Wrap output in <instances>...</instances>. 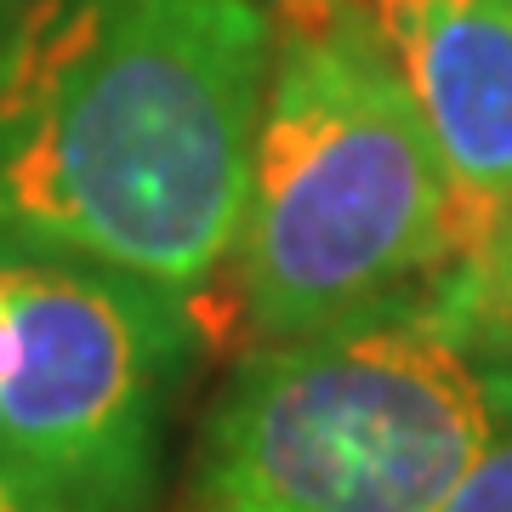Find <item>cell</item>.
Listing matches in <instances>:
<instances>
[{"label": "cell", "mask_w": 512, "mask_h": 512, "mask_svg": "<svg viewBox=\"0 0 512 512\" xmlns=\"http://www.w3.org/2000/svg\"><path fill=\"white\" fill-rule=\"evenodd\" d=\"M274 0H35L0 69V234L165 291L239 245Z\"/></svg>", "instance_id": "cell-1"}, {"label": "cell", "mask_w": 512, "mask_h": 512, "mask_svg": "<svg viewBox=\"0 0 512 512\" xmlns=\"http://www.w3.org/2000/svg\"><path fill=\"white\" fill-rule=\"evenodd\" d=\"M365 0H274V69L234 245L239 308L262 342L416 302L473 222Z\"/></svg>", "instance_id": "cell-2"}, {"label": "cell", "mask_w": 512, "mask_h": 512, "mask_svg": "<svg viewBox=\"0 0 512 512\" xmlns=\"http://www.w3.org/2000/svg\"><path fill=\"white\" fill-rule=\"evenodd\" d=\"M490 433V359L439 296L279 336L222 382L200 512H439Z\"/></svg>", "instance_id": "cell-3"}, {"label": "cell", "mask_w": 512, "mask_h": 512, "mask_svg": "<svg viewBox=\"0 0 512 512\" xmlns=\"http://www.w3.org/2000/svg\"><path fill=\"white\" fill-rule=\"evenodd\" d=\"M194 336L177 291L0 234V478L29 512H148Z\"/></svg>", "instance_id": "cell-4"}, {"label": "cell", "mask_w": 512, "mask_h": 512, "mask_svg": "<svg viewBox=\"0 0 512 512\" xmlns=\"http://www.w3.org/2000/svg\"><path fill=\"white\" fill-rule=\"evenodd\" d=\"M450 183L512 211V0H365Z\"/></svg>", "instance_id": "cell-5"}, {"label": "cell", "mask_w": 512, "mask_h": 512, "mask_svg": "<svg viewBox=\"0 0 512 512\" xmlns=\"http://www.w3.org/2000/svg\"><path fill=\"white\" fill-rule=\"evenodd\" d=\"M439 512H512V365H490V433Z\"/></svg>", "instance_id": "cell-6"}, {"label": "cell", "mask_w": 512, "mask_h": 512, "mask_svg": "<svg viewBox=\"0 0 512 512\" xmlns=\"http://www.w3.org/2000/svg\"><path fill=\"white\" fill-rule=\"evenodd\" d=\"M29 12H35V0H0V69H6V57H12V46H18Z\"/></svg>", "instance_id": "cell-7"}, {"label": "cell", "mask_w": 512, "mask_h": 512, "mask_svg": "<svg viewBox=\"0 0 512 512\" xmlns=\"http://www.w3.org/2000/svg\"><path fill=\"white\" fill-rule=\"evenodd\" d=\"M0 512H29L18 495H12V484H6V478H0Z\"/></svg>", "instance_id": "cell-8"}]
</instances>
